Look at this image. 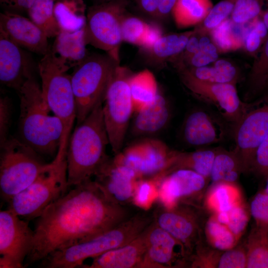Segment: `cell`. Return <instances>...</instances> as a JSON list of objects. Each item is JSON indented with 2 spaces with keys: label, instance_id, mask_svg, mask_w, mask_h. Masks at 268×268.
Wrapping results in <instances>:
<instances>
[{
  "label": "cell",
  "instance_id": "1",
  "mask_svg": "<svg viewBox=\"0 0 268 268\" xmlns=\"http://www.w3.org/2000/svg\"><path fill=\"white\" fill-rule=\"evenodd\" d=\"M134 214L111 200L92 179L72 187L37 217L28 264L86 241L117 226Z\"/></svg>",
  "mask_w": 268,
  "mask_h": 268
},
{
  "label": "cell",
  "instance_id": "2",
  "mask_svg": "<svg viewBox=\"0 0 268 268\" xmlns=\"http://www.w3.org/2000/svg\"><path fill=\"white\" fill-rule=\"evenodd\" d=\"M18 93L20 139L40 155H56L63 135V125L51 110L34 77L27 80Z\"/></svg>",
  "mask_w": 268,
  "mask_h": 268
},
{
  "label": "cell",
  "instance_id": "3",
  "mask_svg": "<svg viewBox=\"0 0 268 268\" xmlns=\"http://www.w3.org/2000/svg\"><path fill=\"white\" fill-rule=\"evenodd\" d=\"M103 103L98 104L71 135L67 152L69 188L92 179L109 157V144L104 120Z\"/></svg>",
  "mask_w": 268,
  "mask_h": 268
},
{
  "label": "cell",
  "instance_id": "4",
  "mask_svg": "<svg viewBox=\"0 0 268 268\" xmlns=\"http://www.w3.org/2000/svg\"><path fill=\"white\" fill-rule=\"evenodd\" d=\"M152 221V214L137 213L102 234L51 253L42 261V266L46 268H81L86 259L95 258L129 243Z\"/></svg>",
  "mask_w": 268,
  "mask_h": 268
},
{
  "label": "cell",
  "instance_id": "5",
  "mask_svg": "<svg viewBox=\"0 0 268 268\" xmlns=\"http://www.w3.org/2000/svg\"><path fill=\"white\" fill-rule=\"evenodd\" d=\"M67 154H57L53 160L27 188L8 202V209L29 221L68 191Z\"/></svg>",
  "mask_w": 268,
  "mask_h": 268
},
{
  "label": "cell",
  "instance_id": "6",
  "mask_svg": "<svg viewBox=\"0 0 268 268\" xmlns=\"http://www.w3.org/2000/svg\"><path fill=\"white\" fill-rule=\"evenodd\" d=\"M120 62L107 54H90L74 67L71 82L75 98L77 125L104 101L106 91Z\"/></svg>",
  "mask_w": 268,
  "mask_h": 268
},
{
  "label": "cell",
  "instance_id": "7",
  "mask_svg": "<svg viewBox=\"0 0 268 268\" xmlns=\"http://www.w3.org/2000/svg\"><path fill=\"white\" fill-rule=\"evenodd\" d=\"M37 67L43 96L52 112L63 125V135L58 152L66 153L69 134L76 117L71 75L55 62L51 47L38 63Z\"/></svg>",
  "mask_w": 268,
  "mask_h": 268
},
{
  "label": "cell",
  "instance_id": "8",
  "mask_svg": "<svg viewBox=\"0 0 268 268\" xmlns=\"http://www.w3.org/2000/svg\"><path fill=\"white\" fill-rule=\"evenodd\" d=\"M41 155L20 138L9 137L0 146V192L8 202L47 166Z\"/></svg>",
  "mask_w": 268,
  "mask_h": 268
},
{
  "label": "cell",
  "instance_id": "9",
  "mask_svg": "<svg viewBox=\"0 0 268 268\" xmlns=\"http://www.w3.org/2000/svg\"><path fill=\"white\" fill-rule=\"evenodd\" d=\"M132 74L129 69L118 65L109 83L103 103L109 144L115 155L122 150L134 112L129 83Z\"/></svg>",
  "mask_w": 268,
  "mask_h": 268
},
{
  "label": "cell",
  "instance_id": "10",
  "mask_svg": "<svg viewBox=\"0 0 268 268\" xmlns=\"http://www.w3.org/2000/svg\"><path fill=\"white\" fill-rule=\"evenodd\" d=\"M128 0L95 3L87 9L85 37L87 45L102 50L120 62L123 42L121 24L127 12Z\"/></svg>",
  "mask_w": 268,
  "mask_h": 268
},
{
  "label": "cell",
  "instance_id": "11",
  "mask_svg": "<svg viewBox=\"0 0 268 268\" xmlns=\"http://www.w3.org/2000/svg\"><path fill=\"white\" fill-rule=\"evenodd\" d=\"M200 206L179 204L168 207L159 203L152 213L154 223L179 242L188 263L198 244L203 240L205 219Z\"/></svg>",
  "mask_w": 268,
  "mask_h": 268
},
{
  "label": "cell",
  "instance_id": "12",
  "mask_svg": "<svg viewBox=\"0 0 268 268\" xmlns=\"http://www.w3.org/2000/svg\"><path fill=\"white\" fill-rule=\"evenodd\" d=\"M173 152L161 140L148 138L121 150L113 159L134 171L138 179H157L167 170Z\"/></svg>",
  "mask_w": 268,
  "mask_h": 268
},
{
  "label": "cell",
  "instance_id": "13",
  "mask_svg": "<svg viewBox=\"0 0 268 268\" xmlns=\"http://www.w3.org/2000/svg\"><path fill=\"white\" fill-rule=\"evenodd\" d=\"M29 221L22 219L10 209L0 212V268H23L24 261L32 250L34 231Z\"/></svg>",
  "mask_w": 268,
  "mask_h": 268
},
{
  "label": "cell",
  "instance_id": "14",
  "mask_svg": "<svg viewBox=\"0 0 268 268\" xmlns=\"http://www.w3.org/2000/svg\"><path fill=\"white\" fill-rule=\"evenodd\" d=\"M183 85L194 95L212 103L235 126L249 111L238 95L235 84L199 79L185 67L176 68Z\"/></svg>",
  "mask_w": 268,
  "mask_h": 268
},
{
  "label": "cell",
  "instance_id": "15",
  "mask_svg": "<svg viewBox=\"0 0 268 268\" xmlns=\"http://www.w3.org/2000/svg\"><path fill=\"white\" fill-rule=\"evenodd\" d=\"M208 179L189 169L174 170L154 180L160 203L171 207L179 204L199 206Z\"/></svg>",
  "mask_w": 268,
  "mask_h": 268
},
{
  "label": "cell",
  "instance_id": "16",
  "mask_svg": "<svg viewBox=\"0 0 268 268\" xmlns=\"http://www.w3.org/2000/svg\"><path fill=\"white\" fill-rule=\"evenodd\" d=\"M235 126L234 151L243 172H249L258 147L268 134V100L249 111Z\"/></svg>",
  "mask_w": 268,
  "mask_h": 268
},
{
  "label": "cell",
  "instance_id": "17",
  "mask_svg": "<svg viewBox=\"0 0 268 268\" xmlns=\"http://www.w3.org/2000/svg\"><path fill=\"white\" fill-rule=\"evenodd\" d=\"M146 250L142 268L183 267L187 257L182 245L153 221L145 230Z\"/></svg>",
  "mask_w": 268,
  "mask_h": 268
},
{
  "label": "cell",
  "instance_id": "18",
  "mask_svg": "<svg viewBox=\"0 0 268 268\" xmlns=\"http://www.w3.org/2000/svg\"><path fill=\"white\" fill-rule=\"evenodd\" d=\"M23 49L0 31V81L18 92L35 69L32 57Z\"/></svg>",
  "mask_w": 268,
  "mask_h": 268
},
{
  "label": "cell",
  "instance_id": "19",
  "mask_svg": "<svg viewBox=\"0 0 268 268\" xmlns=\"http://www.w3.org/2000/svg\"><path fill=\"white\" fill-rule=\"evenodd\" d=\"M94 177V180L111 200L124 206L133 202L134 186L138 179L133 169L109 157Z\"/></svg>",
  "mask_w": 268,
  "mask_h": 268
},
{
  "label": "cell",
  "instance_id": "20",
  "mask_svg": "<svg viewBox=\"0 0 268 268\" xmlns=\"http://www.w3.org/2000/svg\"><path fill=\"white\" fill-rule=\"evenodd\" d=\"M0 31L21 48L37 54L45 55L51 47L43 31L30 18L17 13H0Z\"/></svg>",
  "mask_w": 268,
  "mask_h": 268
},
{
  "label": "cell",
  "instance_id": "21",
  "mask_svg": "<svg viewBox=\"0 0 268 268\" xmlns=\"http://www.w3.org/2000/svg\"><path fill=\"white\" fill-rule=\"evenodd\" d=\"M145 230L129 243L93 258L90 265L81 268H142L146 250Z\"/></svg>",
  "mask_w": 268,
  "mask_h": 268
},
{
  "label": "cell",
  "instance_id": "22",
  "mask_svg": "<svg viewBox=\"0 0 268 268\" xmlns=\"http://www.w3.org/2000/svg\"><path fill=\"white\" fill-rule=\"evenodd\" d=\"M85 29V27L71 32L61 30L51 46L55 62L67 71L81 63L89 55L86 49Z\"/></svg>",
  "mask_w": 268,
  "mask_h": 268
},
{
  "label": "cell",
  "instance_id": "23",
  "mask_svg": "<svg viewBox=\"0 0 268 268\" xmlns=\"http://www.w3.org/2000/svg\"><path fill=\"white\" fill-rule=\"evenodd\" d=\"M220 126L208 113L202 110L191 113L183 126V137L190 146H201L218 142L223 132Z\"/></svg>",
  "mask_w": 268,
  "mask_h": 268
},
{
  "label": "cell",
  "instance_id": "24",
  "mask_svg": "<svg viewBox=\"0 0 268 268\" xmlns=\"http://www.w3.org/2000/svg\"><path fill=\"white\" fill-rule=\"evenodd\" d=\"M246 255L239 246L220 251L209 246L202 240L190 257L188 266L201 268H243Z\"/></svg>",
  "mask_w": 268,
  "mask_h": 268
},
{
  "label": "cell",
  "instance_id": "25",
  "mask_svg": "<svg viewBox=\"0 0 268 268\" xmlns=\"http://www.w3.org/2000/svg\"><path fill=\"white\" fill-rule=\"evenodd\" d=\"M170 118L169 103L165 97L159 93L151 103L135 112L131 134L135 136L154 134L165 128Z\"/></svg>",
  "mask_w": 268,
  "mask_h": 268
},
{
  "label": "cell",
  "instance_id": "26",
  "mask_svg": "<svg viewBox=\"0 0 268 268\" xmlns=\"http://www.w3.org/2000/svg\"><path fill=\"white\" fill-rule=\"evenodd\" d=\"M215 154V149L192 152L174 150L170 165L162 177L174 170L186 169L193 170L209 180Z\"/></svg>",
  "mask_w": 268,
  "mask_h": 268
},
{
  "label": "cell",
  "instance_id": "27",
  "mask_svg": "<svg viewBox=\"0 0 268 268\" xmlns=\"http://www.w3.org/2000/svg\"><path fill=\"white\" fill-rule=\"evenodd\" d=\"M237 183L220 182L212 184L204 198V205L211 213L227 211L243 201Z\"/></svg>",
  "mask_w": 268,
  "mask_h": 268
},
{
  "label": "cell",
  "instance_id": "28",
  "mask_svg": "<svg viewBox=\"0 0 268 268\" xmlns=\"http://www.w3.org/2000/svg\"><path fill=\"white\" fill-rule=\"evenodd\" d=\"M211 0H176L171 15L178 28L201 24L213 6Z\"/></svg>",
  "mask_w": 268,
  "mask_h": 268
},
{
  "label": "cell",
  "instance_id": "29",
  "mask_svg": "<svg viewBox=\"0 0 268 268\" xmlns=\"http://www.w3.org/2000/svg\"><path fill=\"white\" fill-rule=\"evenodd\" d=\"M54 13L61 30L71 32L85 27L87 10L84 0H55Z\"/></svg>",
  "mask_w": 268,
  "mask_h": 268
},
{
  "label": "cell",
  "instance_id": "30",
  "mask_svg": "<svg viewBox=\"0 0 268 268\" xmlns=\"http://www.w3.org/2000/svg\"><path fill=\"white\" fill-rule=\"evenodd\" d=\"M238 24L230 18L210 31L212 42L219 53L235 51L243 47L248 23Z\"/></svg>",
  "mask_w": 268,
  "mask_h": 268
},
{
  "label": "cell",
  "instance_id": "31",
  "mask_svg": "<svg viewBox=\"0 0 268 268\" xmlns=\"http://www.w3.org/2000/svg\"><path fill=\"white\" fill-rule=\"evenodd\" d=\"M129 83L135 113L151 103L159 93L155 77L147 69L132 73Z\"/></svg>",
  "mask_w": 268,
  "mask_h": 268
},
{
  "label": "cell",
  "instance_id": "32",
  "mask_svg": "<svg viewBox=\"0 0 268 268\" xmlns=\"http://www.w3.org/2000/svg\"><path fill=\"white\" fill-rule=\"evenodd\" d=\"M196 30L163 35L149 49L144 50L157 64L171 62L183 51L189 39Z\"/></svg>",
  "mask_w": 268,
  "mask_h": 268
},
{
  "label": "cell",
  "instance_id": "33",
  "mask_svg": "<svg viewBox=\"0 0 268 268\" xmlns=\"http://www.w3.org/2000/svg\"><path fill=\"white\" fill-rule=\"evenodd\" d=\"M242 172L241 163L234 150H216L210 176L212 184L220 182L237 183Z\"/></svg>",
  "mask_w": 268,
  "mask_h": 268
},
{
  "label": "cell",
  "instance_id": "34",
  "mask_svg": "<svg viewBox=\"0 0 268 268\" xmlns=\"http://www.w3.org/2000/svg\"><path fill=\"white\" fill-rule=\"evenodd\" d=\"M246 268H268V228L255 225L245 243Z\"/></svg>",
  "mask_w": 268,
  "mask_h": 268
},
{
  "label": "cell",
  "instance_id": "35",
  "mask_svg": "<svg viewBox=\"0 0 268 268\" xmlns=\"http://www.w3.org/2000/svg\"><path fill=\"white\" fill-rule=\"evenodd\" d=\"M185 67L194 76L205 81L236 85L238 78L236 67L230 62L223 59L216 60L212 66Z\"/></svg>",
  "mask_w": 268,
  "mask_h": 268
},
{
  "label": "cell",
  "instance_id": "36",
  "mask_svg": "<svg viewBox=\"0 0 268 268\" xmlns=\"http://www.w3.org/2000/svg\"><path fill=\"white\" fill-rule=\"evenodd\" d=\"M203 238L209 246L220 251L231 249L239 242L228 227L219 222L213 213L204 221Z\"/></svg>",
  "mask_w": 268,
  "mask_h": 268
},
{
  "label": "cell",
  "instance_id": "37",
  "mask_svg": "<svg viewBox=\"0 0 268 268\" xmlns=\"http://www.w3.org/2000/svg\"><path fill=\"white\" fill-rule=\"evenodd\" d=\"M55 0H35L28 9L29 18L48 38H55L61 29L54 13Z\"/></svg>",
  "mask_w": 268,
  "mask_h": 268
},
{
  "label": "cell",
  "instance_id": "38",
  "mask_svg": "<svg viewBox=\"0 0 268 268\" xmlns=\"http://www.w3.org/2000/svg\"><path fill=\"white\" fill-rule=\"evenodd\" d=\"M217 220L226 225L238 241L244 234L251 216L249 208L242 201L227 211L214 213Z\"/></svg>",
  "mask_w": 268,
  "mask_h": 268
},
{
  "label": "cell",
  "instance_id": "39",
  "mask_svg": "<svg viewBox=\"0 0 268 268\" xmlns=\"http://www.w3.org/2000/svg\"><path fill=\"white\" fill-rule=\"evenodd\" d=\"M268 79V37L255 59L248 77L249 91L256 94L263 91Z\"/></svg>",
  "mask_w": 268,
  "mask_h": 268
},
{
  "label": "cell",
  "instance_id": "40",
  "mask_svg": "<svg viewBox=\"0 0 268 268\" xmlns=\"http://www.w3.org/2000/svg\"><path fill=\"white\" fill-rule=\"evenodd\" d=\"M235 0H222L213 5L196 28L200 35H206L229 18L233 9Z\"/></svg>",
  "mask_w": 268,
  "mask_h": 268
},
{
  "label": "cell",
  "instance_id": "41",
  "mask_svg": "<svg viewBox=\"0 0 268 268\" xmlns=\"http://www.w3.org/2000/svg\"><path fill=\"white\" fill-rule=\"evenodd\" d=\"M148 25L144 20L128 13L123 18L121 34L123 42L140 47Z\"/></svg>",
  "mask_w": 268,
  "mask_h": 268
},
{
  "label": "cell",
  "instance_id": "42",
  "mask_svg": "<svg viewBox=\"0 0 268 268\" xmlns=\"http://www.w3.org/2000/svg\"><path fill=\"white\" fill-rule=\"evenodd\" d=\"M268 32L261 16L249 22L243 48L249 54L256 57L268 37Z\"/></svg>",
  "mask_w": 268,
  "mask_h": 268
},
{
  "label": "cell",
  "instance_id": "43",
  "mask_svg": "<svg viewBox=\"0 0 268 268\" xmlns=\"http://www.w3.org/2000/svg\"><path fill=\"white\" fill-rule=\"evenodd\" d=\"M264 0H235L230 18L235 23L245 24L261 16Z\"/></svg>",
  "mask_w": 268,
  "mask_h": 268
},
{
  "label": "cell",
  "instance_id": "44",
  "mask_svg": "<svg viewBox=\"0 0 268 268\" xmlns=\"http://www.w3.org/2000/svg\"><path fill=\"white\" fill-rule=\"evenodd\" d=\"M157 199V188L152 179H138L135 184L133 199L134 204L145 209Z\"/></svg>",
  "mask_w": 268,
  "mask_h": 268
},
{
  "label": "cell",
  "instance_id": "45",
  "mask_svg": "<svg viewBox=\"0 0 268 268\" xmlns=\"http://www.w3.org/2000/svg\"><path fill=\"white\" fill-rule=\"evenodd\" d=\"M219 53L216 46L211 42L207 46L201 48L197 53L186 60L172 63L175 68L180 67H197L206 66L218 60Z\"/></svg>",
  "mask_w": 268,
  "mask_h": 268
},
{
  "label": "cell",
  "instance_id": "46",
  "mask_svg": "<svg viewBox=\"0 0 268 268\" xmlns=\"http://www.w3.org/2000/svg\"><path fill=\"white\" fill-rule=\"evenodd\" d=\"M249 208L251 216L255 222V225L268 228V195L263 189L254 196Z\"/></svg>",
  "mask_w": 268,
  "mask_h": 268
},
{
  "label": "cell",
  "instance_id": "47",
  "mask_svg": "<svg viewBox=\"0 0 268 268\" xmlns=\"http://www.w3.org/2000/svg\"><path fill=\"white\" fill-rule=\"evenodd\" d=\"M11 105L6 96L0 98V146L7 140L11 123Z\"/></svg>",
  "mask_w": 268,
  "mask_h": 268
},
{
  "label": "cell",
  "instance_id": "48",
  "mask_svg": "<svg viewBox=\"0 0 268 268\" xmlns=\"http://www.w3.org/2000/svg\"><path fill=\"white\" fill-rule=\"evenodd\" d=\"M251 171L263 177L268 174V134L256 151Z\"/></svg>",
  "mask_w": 268,
  "mask_h": 268
},
{
  "label": "cell",
  "instance_id": "49",
  "mask_svg": "<svg viewBox=\"0 0 268 268\" xmlns=\"http://www.w3.org/2000/svg\"><path fill=\"white\" fill-rule=\"evenodd\" d=\"M163 35L161 27L154 22L148 23L141 46L143 51L150 48Z\"/></svg>",
  "mask_w": 268,
  "mask_h": 268
},
{
  "label": "cell",
  "instance_id": "50",
  "mask_svg": "<svg viewBox=\"0 0 268 268\" xmlns=\"http://www.w3.org/2000/svg\"><path fill=\"white\" fill-rule=\"evenodd\" d=\"M35 0H0V4L6 11L17 13L28 11Z\"/></svg>",
  "mask_w": 268,
  "mask_h": 268
},
{
  "label": "cell",
  "instance_id": "51",
  "mask_svg": "<svg viewBox=\"0 0 268 268\" xmlns=\"http://www.w3.org/2000/svg\"><path fill=\"white\" fill-rule=\"evenodd\" d=\"M136 6L144 14L150 17L158 18L157 0H133Z\"/></svg>",
  "mask_w": 268,
  "mask_h": 268
},
{
  "label": "cell",
  "instance_id": "52",
  "mask_svg": "<svg viewBox=\"0 0 268 268\" xmlns=\"http://www.w3.org/2000/svg\"><path fill=\"white\" fill-rule=\"evenodd\" d=\"M158 5V18L164 19L171 14L172 9L176 0H157Z\"/></svg>",
  "mask_w": 268,
  "mask_h": 268
},
{
  "label": "cell",
  "instance_id": "53",
  "mask_svg": "<svg viewBox=\"0 0 268 268\" xmlns=\"http://www.w3.org/2000/svg\"><path fill=\"white\" fill-rule=\"evenodd\" d=\"M264 5H266L265 9H263L261 18L268 29V0H264Z\"/></svg>",
  "mask_w": 268,
  "mask_h": 268
},
{
  "label": "cell",
  "instance_id": "54",
  "mask_svg": "<svg viewBox=\"0 0 268 268\" xmlns=\"http://www.w3.org/2000/svg\"><path fill=\"white\" fill-rule=\"evenodd\" d=\"M264 177L266 178V185L265 188L263 189L268 195V174Z\"/></svg>",
  "mask_w": 268,
  "mask_h": 268
},
{
  "label": "cell",
  "instance_id": "55",
  "mask_svg": "<svg viewBox=\"0 0 268 268\" xmlns=\"http://www.w3.org/2000/svg\"><path fill=\"white\" fill-rule=\"evenodd\" d=\"M96 1L95 3H100V2H107L111 0H94Z\"/></svg>",
  "mask_w": 268,
  "mask_h": 268
},
{
  "label": "cell",
  "instance_id": "56",
  "mask_svg": "<svg viewBox=\"0 0 268 268\" xmlns=\"http://www.w3.org/2000/svg\"><path fill=\"white\" fill-rule=\"evenodd\" d=\"M266 90L268 91V80H267V82H266V84L265 85V86L264 87L263 91H266Z\"/></svg>",
  "mask_w": 268,
  "mask_h": 268
}]
</instances>
